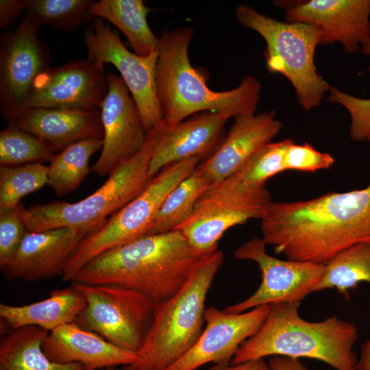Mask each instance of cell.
<instances>
[{"label": "cell", "mask_w": 370, "mask_h": 370, "mask_svg": "<svg viewBox=\"0 0 370 370\" xmlns=\"http://www.w3.org/2000/svg\"><path fill=\"white\" fill-rule=\"evenodd\" d=\"M260 220L262 238L277 254L326 264L353 245L370 243V182L309 200L272 201Z\"/></svg>", "instance_id": "obj_1"}, {"label": "cell", "mask_w": 370, "mask_h": 370, "mask_svg": "<svg viewBox=\"0 0 370 370\" xmlns=\"http://www.w3.org/2000/svg\"><path fill=\"white\" fill-rule=\"evenodd\" d=\"M207 256L193 247L179 230L145 234L100 254L71 282L118 285L159 304L174 296Z\"/></svg>", "instance_id": "obj_2"}, {"label": "cell", "mask_w": 370, "mask_h": 370, "mask_svg": "<svg viewBox=\"0 0 370 370\" xmlns=\"http://www.w3.org/2000/svg\"><path fill=\"white\" fill-rule=\"evenodd\" d=\"M193 32L182 27L164 30L159 37L156 85L164 124L173 126L203 112L230 118L254 114L262 88L258 79L247 75L233 89H210L206 73L193 66L188 58Z\"/></svg>", "instance_id": "obj_3"}, {"label": "cell", "mask_w": 370, "mask_h": 370, "mask_svg": "<svg viewBox=\"0 0 370 370\" xmlns=\"http://www.w3.org/2000/svg\"><path fill=\"white\" fill-rule=\"evenodd\" d=\"M299 305H269L262 324L241 345L231 364L279 356L315 359L336 370H356V325L336 315L318 322L304 320Z\"/></svg>", "instance_id": "obj_4"}, {"label": "cell", "mask_w": 370, "mask_h": 370, "mask_svg": "<svg viewBox=\"0 0 370 370\" xmlns=\"http://www.w3.org/2000/svg\"><path fill=\"white\" fill-rule=\"evenodd\" d=\"M223 260L221 251L207 256L174 296L158 304L137 360L120 370H165L193 346L203 331L207 295Z\"/></svg>", "instance_id": "obj_5"}, {"label": "cell", "mask_w": 370, "mask_h": 370, "mask_svg": "<svg viewBox=\"0 0 370 370\" xmlns=\"http://www.w3.org/2000/svg\"><path fill=\"white\" fill-rule=\"evenodd\" d=\"M155 146L153 133L147 135L142 149L117 167L96 191L77 202L54 201L21 206V214L29 232L60 227L82 230L86 236L101 228L112 216L138 196L153 177L149 174Z\"/></svg>", "instance_id": "obj_6"}, {"label": "cell", "mask_w": 370, "mask_h": 370, "mask_svg": "<svg viewBox=\"0 0 370 370\" xmlns=\"http://www.w3.org/2000/svg\"><path fill=\"white\" fill-rule=\"evenodd\" d=\"M243 26L257 32L265 40L267 69L285 76L293 86L305 110L318 107L331 86L320 76L314 62L320 32L305 23H283L246 5L236 9Z\"/></svg>", "instance_id": "obj_7"}, {"label": "cell", "mask_w": 370, "mask_h": 370, "mask_svg": "<svg viewBox=\"0 0 370 370\" xmlns=\"http://www.w3.org/2000/svg\"><path fill=\"white\" fill-rule=\"evenodd\" d=\"M200 160L193 157L162 169L138 196L81 241L66 262L62 280L72 281L80 269L100 254L147 234L167 195L193 173Z\"/></svg>", "instance_id": "obj_8"}, {"label": "cell", "mask_w": 370, "mask_h": 370, "mask_svg": "<svg viewBox=\"0 0 370 370\" xmlns=\"http://www.w3.org/2000/svg\"><path fill=\"white\" fill-rule=\"evenodd\" d=\"M72 284L86 301L74 323L118 347L138 353L153 323L158 304L118 285Z\"/></svg>", "instance_id": "obj_9"}, {"label": "cell", "mask_w": 370, "mask_h": 370, "mask_svg": "<svg viewBox=\"0 0 370 370\" xmlns=\"http://www.w3.org/2000/svg\"><path fill=\"white\" fill-rule=\"evenodd\" d=\"M265 186L247 188L230 177L212 184L197 201L188 219L175 230L199 252L210 255L230 228L261 219L272 202Z\"/></svg>", "instance_id": "obj_10"}, {"label": "cell", "mask_w": 370, "mask_h": 370, "mask_svg": "<svg viewBox=\"0 0 370 370\" xmlns=\"http://www.w3.org/2000/svg\"><path fill=\"white\" fill-rule=\"evenodd\" d=\"M88 60L111 64L121 74L138 109L146 134L164 123L156 85L158 48L147 56L129 51L119 34L101 18H95L84 33Z\"/></svg>", "instance_id": "obj_11"}, {"label": "cell", "mask_w": 370, "mask_h": 370, "mask_svg": "<svg viewBox=\"0 0 370 370\" xmlns=\"http://www.w3.org/2000/svg\"><path fill=\"white\" fill-rule=\"evenodd\" d=\"M267 244L256 236L238 247L236 258L256 262L262 282L247 299L226 306L223 310L241 313L256 307L274 304H297L314 292L321 281L325 264L281 260L267 253Z\"/></svg>", "instance_id": "obj_12"}, {"label": "cell", "mask_w": 370, "mask_h": 370, "mask_svg": "<svg viewBox=\"0 0 370 370\" xmlns=\"http://www.w3.org/2000/svg\"><path fill=\"white\" fill-rule=\"evenodd\" d=\"M40 27L25 15L14 32L1 36L0 110L8 123L27 108L34 81L50 67L49 51L38 36Z\"/></svg>", "instance_id": "obj_13"}, {"label": "cell", "mask_w": 370, "mask_h": 370, "mask_svg": "<svg viewBox=\"0 0 370 370\" xmlns=\"http://www.w3.org/2000/svg\"><path fill=\"white\" fill-rule=\"evenodd\" d=\"M103 68L88 59L49 67L34 81L27 108L100 110L108 90Z\"/></svg>", "instance_id": "obj_14"}, {"label": "cell", "mask_w": 370, "mask_h": 370, "mask_svg": "<svg viewBox=\"0 0 370 370\" xmlns=\"http://www.w3.org/2000/svg\"><path fill=\"white\" fill-rule=\"evenodd\" d=\"M107 79L108 90L100 108L103 146L91 167L100 177L109 176L134 156L147 139L138 109L123 80L113 73Z\"/></svg>", "instance_id": "obj_15"}, {"label": "cell", "mask_w": 370, "mask_h": 370, "mask_svg": "<svg viewBox=\"0 0 370 370\" xmlns=\"http://www.w3.org/2000/svg\"><path fill=\"white\" fill-rule=\"evenodd\" d=\"M269 305L241 313H230L214 306L206 308V327L193 346L165 370H197L209 363L228 365L241 345L260 328Z\"/></svg>", "instance_id": "obj_16"}, {"label": "cell", "mask_w": 370, "mask_h": 370, "mask_svg": "<svg viewBox=\"0 0 370 370\" xmlns=\"http://www.w3.org/2000/svg\"><path fill=\"white\" fill-rule=\"evenodd\" d=\"M370 0H311L286 9L288 23L317 27L319 44L341 43L350 53L370 39Z\"/></svg>", "instance_id": "obj_17"}, {"label": "cell", "mask_w": 370, "mask_h": 370, "mask_svg": "<svg viewBox=\"0 0 370 370\" xmlns=\"http://www.w3.org/2000/svg\"><path fill=\"white\" fill-rule=\"evenodd\" d=\"M229 119L223 114L203 112L173 126L163 123L152 132L155 146L149 169L150 177L171 164L193 157H210L224 140L225 125Z\"/></svg>", "instance_id": "obj_18"}, {"label": "cell", "mask_w": 370, "mask_h": 370, "mask_svg": "<svg viewBox=\"0 0 370 370\" xmlns=\"http://www.w3.org/2000/svg\"><path fill=\"white\" fill-rule=\"evenodd\" d=\"M85 237L82 230L68 227L28 231L1 271L9 280L40 281L62 276L67 261Z\"/></svg>", "instance_id": "obj_19"}, {"label": "cell", "mask_w": 370, "mask_h": 370, "mask_svg": "<svg viewBox=\"0 0 370 370\" xmlns=\"http://www.w3.org/2000/svg\"><path fill=\"white\" fill-rule=\"evenodd\" d=\"M274 110L234 117L227 134L217 149L199 168L213 184L231 176L260 148L271 142L282 123Z\"/></svg>", "instance_id": "obj_20"}, {"label": "cell", "mask_w": 370, "mask_h": 370, "mask_svg": "<svg viewBox=\"0 0 370 370\" xmlns=\"http://www.w3.org/2000/svg\"><path fill=\"white\" fill-rule=\"evenodd\" d=\"M42 348L53 362L80 363L87 370L130 365L138 358L137 352L118 347L75 323L49 332L42 341Z\"/></svg>", "instance_id": "obj_21"}, {"label": "cell", "mask_w": 370, "mask_h": 370, "mask_svg": "<svg viewBox=\"0 0 370 370\" xmlns=\"http://www.w3.org/2000/svg\"><path fill=\"white\" fill-rule=\"evenodd\" d=\"M8 123L47 144L54 152L87 139H103L100 110L28 108Z\"/></svg>", "instance_id": "obj_22"}, {"label": "cell", "mask_w": 370, "mask_h": 370, "mask_svg": "<svg viewBox=\"0 0 370 370\" xmlns=\"http://www.w3.org/2000/svg\"><path fill=\"white\" fill-rule=\"evenodd\" d=\"M83 293L73 284L56 289L41 301L23 306L0 304V330L5 333L25 326H37L51 332L74 323L86 306Z\"/></svg>", "instance_id": "obj_23"}, {"label": "cell", "mask_w": 370, "mask_h": 370, "mask_svg": "<svg viewBox=\"0 0 370 370\" xmlns=\"http://www.w3.org/2000/svg\"><path fill=\"white\" fill-rule=\"evenodd\" d=\"M49 331L37 326L11 330L0 339V370H87L82 364L51 361L42 348Z\"/></svg>", "instance_id": "obj_24"}, {"label": "cell", "mask_w": 370, "mask_h": 370, "mask_svg": "<svg viewBox=\"0 0 370 370\" xmlns=\"http://www.w3.org/2000/svg\"><path fill=\"white\" fill-rule=\"evenodd\" d=\"M151 10L142 0H100L93 1L90 12L93 17L104 18L126 36L134 53L147 56L157 50V37L147 22Z\"/></svg>", "instance_id": "obj_25"}, {"label": "cell", "mask_w": 370, "mask_h": 370, "mask_svg": "<svg viewBox=\"0 0 370 370\" xmlns=\"http://www.w3.org/2000/svg\"><path fill=\"white\" fill-rule=\"evenodd\" d=\"M102 146L103 139H87L58 152L48 166L47 185L59 197L77 189L91 171L90 158Z\"/></svg>", "instance_id": "obj_26"}, {"label": "cell", "mask_w": 370, "mask_h": 370, "mask_svg": "<svg viewBox=\"0 0 370 370\" xmlns=\"http://www.w3.org/2000/svg\"><path fill=\"white\" fill-rule=\"evenodd\" d=\"M360 282L370 284V243L353 245L329 260L314 292L335 288L349 299Z\"/></svg>", "instance_id": "obj_27"}, {"label": "cell", "mask_w": 370, "mask_h": 370, "mask_svg": "<svg viewBox=\"0 0 370 370\" xmlns=\"http://www.w3.org/2000/svg\"><path fill=\"white\" fill-rule=\"evenodd\" d=\"M211 185L197 166L167 195L147 234L175 230L191 215L197 201Z\"/></svg>", "instance_id": "obj_28"}, {"label": "cell", "mask_w": 370, "mask_h": 370, "mask_svg": "<svg viewBox=\"0 0 370 370\" xmlns=\"http://www.w3.org/2000/svg\"><path fill=\"white\" fill-rule=\"evenodd\" d=\"M90 0H25L26 15L41 26L75 31L93 18Z\"/></svg>", "instance_id": "obj_29"}, {"label": "cell", "mask_w": 370, "mask_h": 370, "mask_svg": "<svg viewBox=\"0 0 370 370\" xmlns=\"http://www.w3.org/2000/svg\"><path fill=\"white\" fill-rule=\"evenodd\" d=\"M48 182V166L34 162L0 166V210L13 208Z\"/></svg>", "instance_id": "obj_30"}, {"label": "cell", "mask_w": 370, "mask_h": 370, "mask_svg": "<svg viewBox=\"0 0 370 370\" xmlns=\"http://www.w3.org/2000/svg\"><path fill=\"white\" fill-rule=\"evenodd\" d=\"M55 156L47 144L14 124L8 123L0 133L1 166L50 162Z\"/></svg>", "instance_id": "obj_31"}, {"label": "cell", "mask_w": 370, "mask_h": 370, "mask_svg": "<svg viewBox=\"0 0 370 370\" xmlns=\"http://www.w3.org/2000/svg\"><path fill=\"white\" fill-rule=\"evenodd\" d=\"M292 139L269 143L256 151L235 173L230 176L247 188L265 186L273 176L285 171L284 158Z\"/></svg>", "instance_id": "obj_32"}, {"label": "cell", "mask_w": 370, "mask_h": 370, "mask_svg": "<svg viewBox=\"0 0 370 370\" xmlns=\"http://www.w3.org/2000/svg\"><path fill=\"white\" fill-rule=\"evenodd\" d=\"M21 206L0 210V268L12 260L28 232L21 214Z\"/></svg>", "instance_id": "obj_33"}, {"label": "cell", "mask_w": 370, "mask_h": 370, "mask_svg": "<svg viewBox=\"0 0 370 370\" xmlns=\"http://www.w3.org/2000/svg\"><path fill=\"white\" fill-rule=\"evenodd\" d=\"M335 162L330 153H322L308 143L301 145L291 143L287 148L284 158L285 171L295 170L303 172H315L328 169Z\"/></svg>", "instance_id": "obj_34"}, {"label": "cell", "mask_w": 370, "mask_h": 370, "mask_svg": "<svg viewBox=\"0 0 370 370\" xmlns=\"http://www.w3.org/2000/svg\"><path fill=\"white\" fill-rule=\"evenodd\" d=\"M362 53L370 56V39L361 46ZM328 100L343 106L349 112L350 119L361 116L370 111V99H360L345 93L334 87L330 89Z\"/></svg>", "instance_id": "obj_35"}, {"label": "cell", "mask_w": 370, "mask_h": 370, "mask_svg": "<svg viewBox=\"0 0 370 370\" xmlns=\"http://www.w3.org/2000/svg\"><path fill=\"white\" fill-rule=\"evenodd\" d=\"M25 10V0H1L0 27L7 28L10 26Z\"/></svg>", "instance_id": "obj_36"}, {"label": "cell", "mask_w": 370, "mask_h": 370, "mask_svg": "<svg viewBox=\"0 0 370 370\" xmlns=\"http://www.w3.org/2000/svg\"><path fill=\"white\" fill-rule=\"evenodd\" d=\"M349 136L354 141L370 142V111L351 119Z\"/></svg>", "instance_id": "obj_37"}, {"label": "cell", "mask_w": 370, "mask_h": 370, "mask_svg": "<svg viewBox=\"0 0 370 370\" xmlns=\"http://www.w3.org/2000/svg\"><path fill=\"white\" fill-rule=\"evenodd\" d=\"M207 370H271L264 358L248 360L238 364L212 365Z\"/></svg>", "instance_id": "obj_38"}, {"label": "cell", "mask_w": 370, "mask_h": 370, "mask_svg": "<svg viewBox=\"0 0 370 370\" xmlns=\"http://www.w3.org/2000/svg\"><path fill=\"white\" fill-rule=\"evenodd\" d=\"M269 364L271 370H309L299 359L286 356H272Z\"/></svg>", "instance_id": "obj_39"}, {"label": "cell", "mask_w": 370, "mask_h": 370, "mask_svg": "<svg viewBox=\"0 0 370 370\" xmlns=\"http://www.w3.org/2000/svg\"><path fill=\"white\" fill-rule=\"evenodd\" d=\"M356 370H370V338L360 347V356L358 358Z\"/></svg>", "instance_id": "obj_40"}, {"label": "cell", "mask_w": 370, "mask_h": 370, "mask_svg": "<svg viewBox=\"0 0 370 370\" xmlns=\"http://www.w3.org/2000/svg\"><path fill=\"white\" fill-rule=\"evenodd\" d=\"M106 370H119V369H116L115 367H110V368H107Z\"/></svg>", "instance_id": "obj_41"}]
</instances>
